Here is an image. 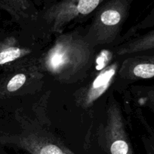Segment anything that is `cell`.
Instances as JSON below:
<instances>
[{"label": "cell", "instance_id": "cell-9", "mask_svg": "<svg viewBox=\"0 0 154 154\" xmlns=\"http://www.w3.org/2000/svg\"><path fill=\"white\" fill-rule=\"evenodd\" d=\"M0 9L22 26L37 23L39 10L32 0H0Z\"/></svg>", "mask_w": 154, "mask_h": 154}, {"label": "cell", "instance_id": "cell-4", "mask_svg": "<svg viewBox=\"0 0 154 154\" xmlns=\"http://www.w3.org/2000/svg\"><path fill=\"white\" fill-rule=\"evenodd\" d=\"M104 1L59 0L51 7L39 11L36 24L41 25L50 32L60 34L69 23L95 12Z\"/></svg>", "mask_w": 154, "mask_h": 154}, {"label": "cell", "instance_id": "cell-13", "mask_svg": "<svg viewBox=\"0 0 154 154\" xmlns=\"http://www.w3.org/2000/svg\"><path fill=\"white\" fill-rule=\"evenodd\" d=\"M133 91L138 96V102L154 111V86L134 87Z\"/></svg>", "mask_w": 154, "mask_h": 154}, {"label": "cell", "instance_id": "cell-2", "mask_svg": "<svg viewBox=\"0 0 154 154\" xmlns=\"http://www.w3.org/2000/svg\"><path fill=\"white\" fill-rule=\"evenodd\" d=\"M134 2L105 0L95 11L90 25L84 29L89 43L95 48L99 46H117L122 26Z\"/></svg>", "mask_w": 154, "mask_h": 154}, {"label": "cell", "instance_id": "cell-6", "mask_svg": "<svg viewBox=\"0 0 154 154\" xmlns=\"http://www.w3.org/2000/svg\"><path fill=\"white\" fill-rule=\"evenodd\" d=\"M5 77L0 86V102L23 94L29 85L43 77L39 62L26 58L4 70Z\"/></svg>", "mask_w": 154, "mask_h": 154}, {"label": "cell", "instance_id": "cell-12", "mask_svg": "<svg viewBox=\"0 0 154 154\" xmlns=\"http://www.w3.org/2000/svg\"><path fill=\"white\" fill-rule=\"evenodd\" d=\"M154 26V8H152L150 11L149 12L147 15L143 18L142 20L137 23V24L133 26L132 27L128 30L125 35L121 36L120 39L119 41L118 45L120 44L123 43V42H126V41L129 40V39L132 38L136 35L138 32L141 31V30L147 29L152 28Z\"/></svg>", "mask_w": 154, "mask_h": 154}, {"label": "cell", "instance_id": "cell-5", "mask_svg": "<svg viewBox=\"0 0 154 154\" xmlns=\"http://www.w3.org/2000/svg\"><path fill=\"white\" fill-rule=\"evenodd\" d=\"M101 138V146L107 154H133L122 109L113 95L108 99Z\"/></svg>", "mask_w": 154, "mask_h": 154}, {"label": "cell", "instance_id": "cell-7", "mask_svg": "<svg viewBox=\"0 0 154 154\" xmlns=\"http://www.w3.org/2000/svg\"><path fill=\"white\" fill-rule=\"evenodd\" d=\"M120 62L116 60L103 66L86 85L75 92L74 97L78 106L88 109L106 93L117 77Z\"/></svg>", "mask_w": 154, "mask_h": 154}, {"label": "cell", "instance_id": "cell-11", "mask_svg": "<svg viewBox=\"0 0 154 154\" xmlns=\"http://www.w3.org/2000/svg\"><path fill=\"white\" fill-rule=\"evenodd\" d=\"M149 50H154V29L142 35L134 36L113 48L114 54L119 57Z\"/></svg>", "mask_w": 154, "mask_h": 154}, {"label": "cell", "instance_id": "cell-10", "mask_svg": "<svg viewBox=\"0 0 154 154\" xmlns=\"http://www.w3.org/2000/svg\"><path fill=\"white\" fill-rule=\"evenodd\" d=\"M32 53L31 50L22 46L13 35L0 38V70L27 58Z\"/></svg>", "mask_w": 154, "mask_h": 154}, {"label": "cell", "instance_id": "cell-15", "mask_svg": "<svg viewBox=\"0 0 154 154\" xmlns=\"http://www.w3.org/2000/svg\"><path fill=\"white\" fill-rule=\"evenodd\" d=\"M59 0H43V8L42 9H46L51 7L53 5L56 4Z\"/></svg>", "mask_w": 154, "mask_h": 154}, {"label": "cell", "instance_id": "cell-1", "mask_svg": "<svg viewBox=\"0 0 154 154\" xmlns=\"http://www.w3.org/2000/svg\"><path fill=\"white\" fill-rule=\"evenodd\" d=\"M95 57V48L87 40L84 29H75L57 34L38 62L42 72L56 81L73 84L85 78Z\"/></svg>", "mask_w": 154, "mask_h": 154}, {"label": "cell", "instance_id": "cell-8", "mask_svg": "<svg viewBox=\"0 0 154 154\" xmlns=\"http://www.w3.org/2000/svg\"><path fill=\"white\" fill-rule=\"evenodd\" d=\"M117 77L129 82L154 78V50L125 56Z\"/></svg>", "mask_w": 154, "mask_h": 154}, {"label": "cell", "instance_id": "cell-3", "mask_svg": "<svg viewBox=\"0 0 154 154\" xmlns=\"http://www.w3.org/2000/svg\"><path fill=\"white\" fill-rule=\"evenodd\" d=\"M0 144L29 154H75L52 132L23 120L17 133L0 132Z\"/></svg>", "mask_w": 154, "mask_h": 154}, {"label": "cell", "instance_id": "cell-14", "mask_svg": "<svg viewBox=\"0 0 154 154\" xmlns=\"http://www.w3.org/2000/svg\"><path fill=\"white\" fill-rule=\"evenodd\" d=\"M141 139L146 154H154V138L143 136Z\"/></svg>", "mask_w": 154, "mask_h": 154}]
</instances>
